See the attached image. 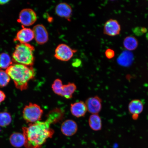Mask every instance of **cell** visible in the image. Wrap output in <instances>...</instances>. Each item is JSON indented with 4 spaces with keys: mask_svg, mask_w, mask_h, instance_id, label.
<instances>
[{
    "mask_svg": "<svg viewBox=\"0 0 148 148\" xmlns=\"http://www.w3.org/2000/svg\"><path fill=\"white\" fill-rule=\"evenodd\" d=\"M51 125L46 120L45 121H38L29 123L27 127H23L25 148H42L48 139L52 138L54 134V131L50 127Z\"/></svg>",
    "mask_w": 148,
    "mask_h": 148,
    "instance_id": "6da1fadb",
    "label": "cell"
},
{
    "mask_svg": "<svg viewBox=\"0 0 148 148\" xmlns=\"http://www.w3.org/2000/svg\"><path fill=\"white\" fill-rule=\"evenodd\" d=\"M5 71L13 81L16 88L21 91L27 89L29 81L36 75L32 66L17 63L12 65Z\"/></svg>",
    "mask_w": 148,
    "mask_h": 148,
    "instance_id": "7a4b0ae2",
    "label": "cell"
},
{
    "mask_svg": "<svg viewBox=\"0 0 148 148\" xmlns=\"http://www.w3.org/2000/svg\"><path fill=\"white\" fill-rule=\"evenodd\" d=\"M34 46L30 44H18L15 47L12 55V60L17 64L32 66L34 62Z\"/></svg>",
    "mask_w": 148,
    "mask_h": 148,
    "instance_id": "3957f363",
    "label": "cell"
},
{
    "mask_svg": "<svg viewBox=\"0 0 148 148\" xmlns=\"http://www.w3.org/2000/svg\"><path fill=\"white\" fill-rule=\"evenodd\" d=\"M43 113V110L39 105L30 103L24 107L23 117L27 123H34L40 121Z\"/></svg>",
    "mask_w": 148,
    "mask_h": 148,
    "instance_id": "277c9868",
    "label": "cell"
},
{
    "mask_svg": "<svg viewBox=\"0 0 148 148\" xmlns=\"http://www.w3.org/2000/svg\"><path fill=\"white\" fill-rule=\"evenodd\" d=\"M77 51L64 44H59L55 49L54 57L57 60L67 62L71 60Z\"/></svg>",
    "mask_w": 148,
    "mask_h": 148,
    "instance_id": "5b68a950",
    "label": "cell"
},
{
    "mask_svg": "<svg viewBox=\"0 0 148 148\" xmlns=\"http://www.w3.org/2000/svg\"><path fill=\"white\" fill-rule=\"evenodd\" d=\"M37 15L32 9H24L20 12L18 20V23L25 26H29L36 23Z\"/></svg>",
    "mask_w": 148,
    "mask_h": 148,
    "instance_id": "8992f818",
    "label": "cell"
},
{
    "mask_svg": "<svg viewBox=\"0 0 148 148\" xmlns=\"http://www.w3.org/2000/svg\"><path fill=\"white\" fill-rule=\"evenodd\" d=\"M33 31L35 40L38 44L43 45L49 40V33L44 25L38 24L35 25L33 28Z\"/></svg>",
    "mask_w": 148,
    "mask_h": 148,
    "instance_id": "52a82bcc",
    "label": "cell"
},
{
    "mask_svg": "<svg viewBox=\"0 0 148 148\" xmlns=\"http://www.w3.org/2000/svg\"><path fill=\"white\" fill-rule=\"evenodd\" d=\"M121 28L117 20L110 19L105 23L103 27V33L109 36H114L120 34Z\"/></svg>",
    "mask_w": 148,
    "mask_h": 148,
    "instance_id": "ba28073f",
    "label": "cell"
},
{
    "mask_svg": "<svg viewBox=\"0 0 148 148\" xmlns=\"http://www.w3.org/2000/svg\"><path fill=\"white\" fill-rule=\"evenodd\" d=\"M86 103L87 111L92 114H98L102 108V100L98 96L88 98Z\"/></svg>",
    "mask_w": 148,
    "mask_h": 148,
    "instance_id": "9c48e42d",
    "label": "cell"
},
{
    "mask_svg": "<svg viewBox=\"0 0 148 148\" xmlns=\"http://www.w3.org/2000/svg\"><path fill=\"white\" fill-rule=\"evenodd\" d=\"M55 12L56 14L60 17L70 21L73 14V9L67 3H61L56 6Z\"/></svg>",
    "mask_w": 148,
    "mask_h": 148,
    "instance_id": "30bf717a",
    "label": "cell"
},
{
    "mask_svg": "<svg viewBox=\"0 0 148 148\" xmlns=\"http://www.w3.org/2000/svg\"><path fill=\"white\" fill-rule=\"evenodd\" d=\"M34 38L33 29L23 27L16 34L14 41H18L21 44L27 43Z\"/></svg>",
    "mask_w": 148,
    "mask_h": 148,
    "instance_id": "8fae6325",
    "label": "cell"
},
{
    "mask_svg": "<svg viewBox=\"0 0 148 148\" xmlns=\"http://www.w3.org/2000/svg\"><path fill=\"white\" fill-rule=\"evenodd\" d=\"M62 134L66 136H73L77 132L78 126L76 122L73 120L68 119L63 123L61 126Z\"/></svg>",
    "mask_w": 148,
    "mask_h": 148,
    "instance_id": "7c38bea8",
    "label": "cell"
},
{
    "mask_svg": "<svg viewBox=\"0 0 148 148\" xmlns=\"http://www.w3.org/2000/svg\"><path fill=\"white\" fill-rule=\"evenodd\" d=\"M144 105L142 102L139 99H134L129 103L128 105L129 112L132 115L134 120H136L139 114L143 112Z\"/></svg>",
    "mask_w": 148,
    "mask_h": 148,
    "instance_id": "4fadbf2b",
    "label": "cell"
},
{
    "mask_svg": "<svg viewBox=\"0 0 148 148\" xmlns=\"http://www.w3.org/2000/svg\"><path fill=\"white\" fill-rule=\"evenodd\" d=\"M70 111L73 116L79 118L85 115L87 109L85 103L83 101H79L70 105Z\"/></svg>",
    "mask_w": 148,
    "mask_h": 148,
    "instance_id": "5bb4252c",
    "label": "cell"
},
{
    "mask_svg": "<svg viewBox=\"0 0 148 148\" xmlns=\"http://www.w3.org/2000/svg\"><path fill=\"white\" fill-rule=\"evenodd\" d=\"M64 112L59 108H56L49 112L47 116V120L50 123L54 124L58 123L64 118Z\"/></svg>",
    "mask_w": 148,
    "mask_h": 148,
    "instance_id": "9a60e30c",
    "label": "cell"
},
{
    "mask_svg": "<svg viewBox=\"0 0 148 148\" xmlns=\"http://www.w3.org/2000/svg\"><path fill=\"white\" fill-rule=\"evenodd\" d=\"M132 53L128 51L123 52L118 57V63L121 66H127L131 65L134 61Z\"/></svg>",
    "mask_w": 148,
    "mask_h": 148,
    "instance_id": "2e32d148",
    "label": "cell"
},
{
    "mask_svg": "<svg viewBox=\"0 0 148 148\" xmlns=\"http://www.w3.org/2000/svg\"><path fill=\"white\" fill-rule=\"evenodd\" d=\"M9 140L12 146L16 148L21 147L25 144V138L23 134L19 132H14L11 135Z\"/></svg>",
    "mask_w": 148,
    "mask_h": 148,
    "instance_id": "e0dca14e",
    "label": "cell"
},
{
    "mask_svg": "<svg viewBox=\"0 0 148 148\" xmlns=\"http://www.w3.org/2000/svg\"><path fill=\"white\" fill-rule=\"evenodd\" d=\"M90 128L94 131H99L102 128V121L100 116L98 114H92L88 119Z\"/></svg>",
    "mask_w": 148,
    "mask_h": 148,
    "instance_id": "ac0fdd59",
    "label": "cell"
},
{
    "mask_svg": "<svg viewBox=\"0 0 148 148\" xmlns=\"http://www.w3.org/2000/svg\"><path fill=\"white\" fill-rule=\"evenodd\" d=\"M77 88L76 86L73 83L69 82L67 84L64 85L61 97L66 99H71Z\"/></svg>",
    "mask_w": 148,
    "mask_h": 148,
    "instance_id": "d6986e66",
    "label": "cell"
},
{
    "mask_svg": "<svg viewBox=\"0 0 148 148\" xmlns=\"http://www.w3.org/2000/svg\"><path fill=\"white\" fill-rule=\"evenodd\" d=\"M138 41L136 37L132 36H127L123 42L124 47L127 51H133L136 49L138 46Z\"/></svg>",
    "mask_w": 148,
    "mask_h": 148,
    "instance_id": "ffe728a7",
    "label": "cell"
},
{
    "mask_svg": "<svg viewBox=\"0 0 148 148\" xmlns=\"http://www.w3.org/2000/svg\"><path fill=\"white\" fill-rule=\"evenodd\" d=\"M12 64L11 57L8 54L3 53L0 54V68L6 69Z\"/></svg>",
    "mask_w": 148,
    "mask_h": 148,
    "instance_id": "44dd1931",
    "label": "cell"
},
{
    "mask_svg": "<svg viewBox=\"0 0 148 148\" xmlns=\"http://www.w3.org/2000/svg\"><path fill=\"white\" fill-rule=\"evenodd\" d=\"M12 121L11 114L7 112H0V127H5L10 124Z\"/></svg>",
    "mask_w": 148,
    "mask_h": 148,
    "instance_id": "7402d4cb",
    "label": "cell"
},
{
    "mask_svg": "<svg viewBox=\"0 0 148 148\" xmlns=\"http://www.w3.org/2000/svg\"><path fill=\"white\" fill-rule=\"evenodd\" d=\"M63 85L62 81L60 79H55L52 84V89L55 94L61 97Z\"/></svg>",
    "mask_w": 148,
    "mask_h": 148,
    "instance_id": "603a6c76",
    "label": "cell"
},
{
    "mask_svg": "<svg viewBox=\"0 0 148 148\" xmlns=\"http://www.w3.org/2000/svg\"><path fill=\"white\" fill-rule=\"evenodd\" d=\"M10 80V77L6 71L0 70V88L6 86Z\"/></svg>",
    "mask_w": 148,
    "mask_h": 148,
    "instance_id": "cb8c5ba5",
    "label": "cell"
},
{
    "mask_svg": "<svg viewBox=\"0 0 148 148\" xmlns=\"http://www.w3.org/2000/svg\"><path fill=\"white\" fill-rule=\"evenodd\" d=\"M134 34L138 36H142L147 32V29L145 27H136L133 30Z\"/></svg>",
    "mask_w": 148,
    "mask_h": 148,
    "instance_id": "d4e9b609",
    "label": "cell"
},
{
    "mask_svg": "<svg viewBox=\"0 0 148 148\" xmlns=\"http://www.w3.org/2000/svg\"><path fill=\"white\" fill-rule=\"evenodd\" d=\"M105 55L107 58L110 60L114 57L115 52L112 49H107L105 52Z\"/></svg>",
    "mask_w": 148,
    "mask_h": 148,
    "instance_id": "484cf974",
    "label": "cell"
},
{
    "mask_svg": "<svg viewBox=\"0 0 148 148\" xmlns=\"http://www.w3.org/2000/svg\"><path fill=\"white\" fill-rule=\"evenodd\" d=\"M82 61L80 59L76 58L72 62V65L73 67H78L81 65L82 64Z\"/></svg>",
    "mask_w": 148,
    "mask_h": 148,
    "instance_id": "4316f807",
    "label": "cell"
},
{
    "mask_svg": "<svg viewBox=\"0 0 148 148\" xmlns=\"http://www.w3.org/2000/svg\"><path fill=\"white\" fill-rule=\"evenodd\" d=\"M6 98V95L2 90H0V103L4 101Z\"/></svg>",
    "mask_w": 148,
    "mask_h": 148,
    "instance_id": "83f0119b",
    "label": "cell"
},
{
    "mask_svg": "<svg viewBox=\"0 0 148 148\" xmlns=\"http://www.w3.org/2000/svg\"><path fill=\"white\" fill-rule=\"evenodd\" d=\"M10 1H8V0H3V1H1L0 0V5H3L9 2Z\"/></svg>",
    "mask_w": 148,
    "mask_h": 148,
    "instance_id": "f1b7e54d",
    "label": "cell"
}]
</instances>
